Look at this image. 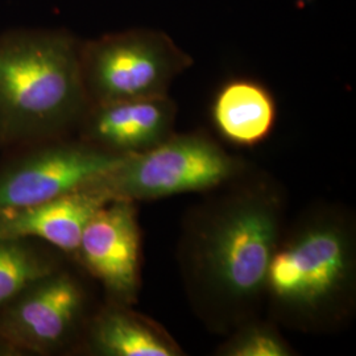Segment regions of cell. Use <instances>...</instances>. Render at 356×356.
I'll return each instance as SVG.
<instances>
[{"instance_id": "2", "label": "cell", "mask_w": 356, "mask_h": 356, "mask_svg": "<svg viewBox=\"0 0 356 356\" xmlns=\"http://www.w3.org/2000/svg\"><path fill=\"white\" fill-rule=\"evenodd\" d=\"M82 40L65 29L0 33V148L70 136L89 107Z\"/></svg>"}, {"instance_id": "11", "label": "cell", "mask_w": 356, "mask_h": 356, "mask_svg": "<svg viewBox=\"0 0 356 356\" xmlns=\"http://www.w3.org/2000/svg\"><path fill=\"white\" fill-rule=\"evenodd\" d=\"M97 356H179L181 347L161 326L127 305L107 302L90 316L81 338Z\"/></svg>"}, {"instance_id": "10", "label": "cell", "mask_w": 356, "mask_h": 356, "mask_svg": "<svg viewBox=\"0 0 356 356\" xmlns=\"http://www.w3.org/2000/svg\"><path fill=\"white\" fill-rule=\"evenodd\" d=\"M110 201L85 185L42 204L0 214V236L36 239L74 256L90 219Z\"/></svg>"}, {"instance_id": "9", "label": "cell", "mask_w": 356, "mask_h": 356, "mask_svg": "<svg viewBox=\"0 0 356 356\" xmlns=\"http://www.w3.org/2000/svg\"><path fill=\"white\" fill-rule=\"evenodd\" d=\"M176 104L169 95L89 104L76 135L106 152H145L173 132Z\"/></svg>"}, {"instance_id": "12", "label": "cell", "mask_w": 356, "mask_h": 356, "mask_svg": "<svg viewBox=\"0 0 356 356\" xmlns=\"http://www.w3.org/2000/svg\"><path fill=\"white\" fill-rule=\"evenodd\" d=\"M211 118L223 139L241 147L266 140L277 118L273 95L261 83L236 78L218 90Z\"/></svg>"}, {"instance_id": "4", "label": "cell", "mask_w": 356, "mask_h": 356, "mask_svg": "<svg viewBox=\"0 0 356 356\" xmlns=\"http://www.w3.org/2000/svg\"><path fill=\"white\" fill-rule=\"evenodd\" d=\"M244 172V164L202 134H172L145 152L124 160L91 181L113 200L153 201L177 194L216 189Z\"/></svg>"}, {"instance_id": "13", "label": "cell", "mask_w": 356, "mask_h": 356, "mask_svg": "<svg viewBox=\"0 0 356 356\" xmlns=\"http://www.w3.org/2000/svg\"><path fill=\"white\" fill-rule=\"evenodd\" d=\"M61 254L36 239L0 236V310L31 282L64 266Z\"/></svg>"}, {"instance_id": "6", "label": "cell", "mask_w": 356, "mask_h": 356, "mask_svg": "<svg viewBox=\"0 0 356 356\" xmlns=\"http://www.w3.org/2000/svg\"><path fill=\"white\" fill-rule=\"evenodd\" d=\"M89 296L64 266L31 282L0 310V338L17 356L54 355L81 342Z\"/></svg>"}, {"instance_id": "3", "label": "cell", "mask_w": 356, "mask_h": 356, "mask_svg": "<svg viewBox=\"0 0 356 356\" xmlns=\"http://www.w3.org/2000/svg\"><path fill=\"white\" fill-rule=\"evenodd\" d=\"M355 277L351 218L332 207L319 209L281 234L268 267L266 297L285 325L330 330L351 314Z\"/></svg>"}, {"instance_id": "8", "label": "cell", "mask_w": 356, "mask_h": 356, "mask_svg": "<svg viewBox=\"0 0 356 356\" xmlns=\"http://www.w3.org/2000/svg\"><path fill=\"white\" fill-rule=\"evenodd\" d=\"M141 235L135 202L113 200L82 232L76 257L102 285L107 302L131 306L141 286Z\"/></svg>"}, {"instance_id": "14", "label": "cell", "mask_w": 356, "mask_h": 356, "mask_svg": "<svg viewBox=\"0 0 356 356\" xmlns=\"http://www.w3.org/2000/svg\"><path fill=\"white\" fill-rule=\"evenodd\" d=\"M216 354L222 356H291L294 353L273 325L250 319L232 330L231 338L218 348Z\"/></svg>"}, {"instance_id": "1", "label": "cell", "mask_w": 356, "mask_h": 356, "mask_svg": "<svg viewBox=\"0 0 356 356\" xmlns=\"http://www.w3.org/2000/svg\"><path fill=\"white\" fill-rule=\"evenodd\" d=\"M281 229L280 194L266 182L242 185L191 216L181 267L194 309L214 331L254 317Z\"/></svg>"}, {"instance_id": "7", "label": "cell", "mask_w": 356, "mask_h": 356, "mask_svg": "<svg viewBox=\"0 0 356 356\" xmlns=\"http://www.w3.org/2000/svg\"><path fill=\"white\" fill-rule=\"evenodd\" d=\"M124 157L73 135L11 149L0 163V214L79 189L120 164Z\"/></svg>"}, {"instance_id": "5", "label": "cell", "mask_w": 356, "mask_h": 356, "mask_svg": "<svg viewBox=\"0 0 356 356\" xmlns=\"http://www.w3.org/2000/svg\"><path fill=\"white\" fill-rule=\"evenodd\" d=\"M191 65L188 53L153 29L107 33L81 45L89 104L165 97L173 81Z\"/></svg>"}]
</instances>
